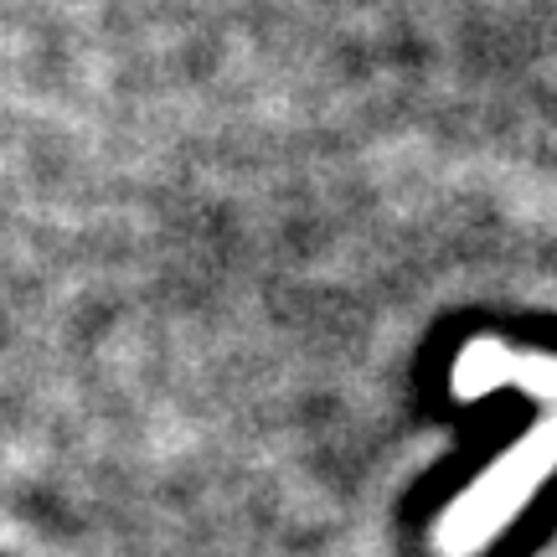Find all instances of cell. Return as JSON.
Here are the masks:
<instances>
[{"label": "cell", "mask_w": 557, "mask_h": 557, "mask_svg": "<svg viewBox=\"0 0 557 557\" xmlns=\"http://www.w3.org/2000/svg\"><path fill=\"white\" fill-rule=\"evenodd\" d=\"M511 351L506 346H496V341H485V346H470V357L459 361L455 372V387L465 393V398H475V393H485V387H496V382L511 377Z\"/></svg>", "instance_id": "cell-2"}, {"label": "cell", "mask_w": 557, "mask_h": 557, "mask_svg": "<svg viewBox=\"0 0 557 557\" xmlns=\"http://www.w3.org/2000/svg\"><path fill=\"white\" fill-rule=\"evenodd\" d=\"M553 465H557V423H547V429H537L517 455H506L470 496L459 500L455 517L444 521V547L459 557V553H475L480 542H491L500 521L517 517V506L537 491Z\"/></svg>", "instance_id": "cell-1"}, {"label": "cell", "mask_w": 557, "mask_h": 557, "mask_svg": "<svg viewBox=\"0 0 557 557\" xmlns=\"http://www.w3.org/2000/svg\"><path fill=\"white\" fill-rule=\"evenodd\" d=\"M511 377H517L521 387L542 393V398H553V393H557V361H547V357H521V361H511Z\"/></svg>", "instance_id": "cell-3"}]
</instances>
